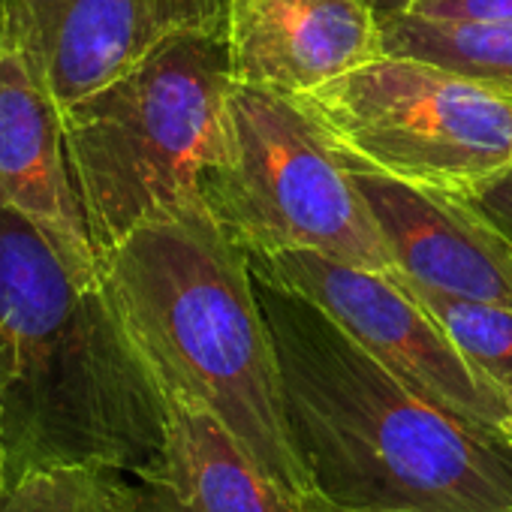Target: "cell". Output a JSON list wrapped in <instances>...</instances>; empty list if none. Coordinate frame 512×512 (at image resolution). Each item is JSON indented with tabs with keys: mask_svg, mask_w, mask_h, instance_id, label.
Masks as SVG:
<instances>
[{
	"mask_svg": "<svg viewBox=\"0 0 512 512\" xmlns=\"http://www.w3.org/2000/svg\"><path fill=\"white\" fill-rule=\"evenodd\" d=\"M202 202L244 253L314 250L392 272L353 172L293 97L232 82L226 154L205 169Z\"/></svg>",
	"mask_w": 512,
	"mask_h": 512,
	"instance_id": "5",
	"label": "cell"
},
{
	"mask_svg": "<svg viewBox=\"0 0 512 512\" xmlns=\"http://www.w3.org/2000/svg\"><path fill=\"white\" fill-rule=\"evenodd\" d=\"M109 296L160 392L211 410L275 482L308 497L275 341L247 253L205 202L139 226L100 256Z\"/></svg>",
	"mask_w": 512,
	"mask_h": 512,
	"instance_id": "3",
	"label": "cell"
},
{
	"mask_svg": "<svg viewBox=\"0 0 512 512\" xmlns=\"http://www.w3.org/2000/svg\"><path fill=\"white\" fill-rule=\"evenodd\" d=\"M350 169V166H347ZM392 256L416 287L512 308V244L458 193L350 169Z\"/></svg>",
	"mask_w": 512,
	"mask_h": 512,
	"instance_id": "9",
	"label": "cell"
},
{
	"mask_svg": "<svg viewBox=\"0 0 512 512\" xmlns=\"http://www.w3.org/2000/svg\"><path fill=\"white\" fill-rule=\"evenodd\" d=\"M4 488L58 464H112L151 485L166 398L109 296L103 263L0 205Z\"/></svg>",
	"mask_w": 512,
	"mask_h": 512,
	"instance_id": "1",
	"label": "cell"
},
{
	"mask_svg": "<svg viewBox=\"0 0 512 512\" xmlns=\"http://www.w3.org/2000/svg\"><path fill=\"white\" fill-rule=\"evenodd\" d=\"M0 497H4V437H0Z\"/></svg>",
	"mask_w": 512,
	"mask_h": 512,
	"instance_id": "21",
	"label": "cell"
},
{
	"mask_svg": "<svg viewBox=\"0 0 512 512\" xmlns=\"http://www.w3.org/2000/svg\"><path fill=\"white\" fill-rule=\"evenodd\" d=\"M256 296L290 440L317 494L410 512H512V440L500 428L419 395L299 293L256 278Z\"/></svg>",
	"mask_w": 512,
	"mask_h": 512,
	"instance_id": "2",
	"label": "cell"
},
{
	"mask_svg": "<svg viewBox=\"0 0 512 512\" xmlns=\"http://www.w3.org/2000/svg\"><path fill=\"white\" fill-rule=\"evenodd\" d=\"M350 169L464 193L512 166V97L389 55L293 97Z\"/></svg>",
	"mask_w": 512,
	"mask_h": 512,
	"instance_id": "6",
	"label": "cell"
},
{
	"mask_svg": "<svg viewBox=\"0 0 512 512\" xmlns=\"http://www.w3.org/2000/svg\"><path fill=\"white\" fill-rule=\"evenodd\" d=\"M413 4H419V0H371V7H374V13H377L380 22L389 19V16H395V13H404Z\"/></svg>",
	"mask_w": 512,
	"mask_h": 512,
	"instance_id": "19",
	"label": "cell"
},
{
	"mask_svg": "<svg viewBox=\"0 0 512 512\" xmlns=\"http://www.w3.org/2000/svg\"><path fill=\"white\" fill-rule=\"evenodd\" d=\"M380 28L383 52L440 64L512 97V22H425L398 13Z\"/></svg>",
	"mask_w": 512,
	"mask_h": 512,
	"instance_id": "13",
	"label": "cell"
},
{
	"mask_svg": "<svg viewBox=\"0 0 512 512\" xmlns=\"http://www.w3.org/2000/svg\"><path fill=\"white\" fill-rule=\"evenodd\" d=\"M500 431L512 440V401H509V413H506V419H503V425H500Z\"/></svg>",
	"mask_w": 512,
	"mask_h": 512,
	"instance_id": "20",
	"label": "cell"
},
{
	"mask_svg": "<svg viewBox=\"0 0 512 512\" xmlns=\"http://www.w3.org/2000/svg\"><path fill=\"white\" fill-rule=\"evenodd\" d=\"M232 82L308 94L383 55L371 0H229Z\"/></svg>",
	"mask_w": 512,
	"mask_h": 512,
	"instance_id": "10",
	"label": "cell"
},
{
	"mask_svg": "<svg viewBox=\"0 0 512 512\" xmlns=\"http://www.w3.org/2000/svg\"><path fill=\"white\" fill-rule=\"evenodd\" d=\"M247 263L260 281L317 305L428 401L488 428L503 425L509 398L467 365L434 314L392 272L356 269L314 250L247 253Z\"/></svg>",
	"mask_w": 512,
	"mask_h": 512,
	"instance_id": "7",
	"label": "cell"
},
{
	"mask_svg": "<svg viewBox=\"0 0 512 512\" xmlns=\"http://www.w3.org/2000/svg\"><path fill=\"white\" fill-rule=\"evenodd\" d=\"M229 91L226 31H184L61 109L70 178L100 256L202 202V175L226 154Z\"/></svg>",
	"mask_w": 512,
	"mask_h": 512,
	"instance_id": "4",
	"label": "cell"
},
{
	"mask_svg": "<svg viewBox=\"0 0 512 512\" xmlns=\"http://www.w3.org/2000/svg\"><path fill=\"white\" fill-rule=\"evenodd\" d=\"M398 281L434 314L467 365L512 401V308L446 296L416 287L404 278Z\"/></svg>",
	"mask_w": 512,
	"mask_h": 512,
	"instance_id": "15",
	"label": "cell"
},
{
	"mask_svg": "<svg viewBox=\"0 0 512 512\" xmlns=\"http://www.w3.org/2000/svg\"><path fill=\"white\" fill-rule=\"evenodd\" d=\"M0 512H151L148 488L112 464H58L31 470L4 488Z\"/></svg>",
	"mask_w": 512,
	"mask_h": 512,
	"instance_id": "14",
	"label": "cell"
},
{
	"mask_svg": "<svg viewBox=\"0 0 512 512\" xmlns=\"http://www.w3.org/2000/svg\"><path fill=\"white\" fill-rule=\"evenodd\" d=\"M404 16L425 22H512V0H419Z\"/></svg>",
	"mask_w": 512,
	"mask_h": 512,
	"instance_id": "16",
	"label": "cell"
},
{
	"mask_svg": "<svg viewBox=\"0 0 512 512\" xmlns=\"http://www.w3.org/2000/svg\"><path fill=\"white\" fill-rule=\"evenodd\" d=\"M166 464L145 485L151 512H302V497L275 482L202 404L163 392Z\"/></svg>",
	"mask_w": 512,
	"mask_h": 512,
	"instance_id": "12",
	"label": "cell"
},
{
	"mask_svg": "<svg viewBox=\"0 0 512 512\" xmlns=\"http://www.w3.org/2000/svg\"><path fill=\"white\" fill-rule=\"evenodd\" d=\"M229 0H0V49L67 109L184 31H226Z\"/></svg>",
	"mask_w": 512,
	"mask_h": 512,
	"instance_id": "8",
	"label": "cell"
},
{
	"mask_svg": "<svg viewBox=\"0 0 512 512\" xmlns=\"http://www.w3.org/2000/svg\"><path fill=\"white\" fill-rule=\"evenodd\" d=\"M473 211H479L488 223H494L503 238L512 244V166L497 172L488 181H479L476 187L458 193Z\"/></svg>",
	"mask_w": 512,
	"mask_h": 512,
	"instance_id": "17",
	"label": "cell"
},
{
	"mask_svg": "<svg viewBox=\"0 0 512 512\" xmlns=\"http://www.w3.org/2000/svg\"><path fill=\"white\" fill-rule=\"evenodd\" d=\"M302 512H410V509H383V506H347V503H335L317 491H311L308 497H302Z\"/></svg>",
	"mask_w": 512,
	"mask_h": 512,
	"instance_id": "18",
	"label": "cell"
},
{
	"mask_svg": "<svg viewBox=\"0 0 512 512\" xmlns=\"http://www.w3.org/2000/svg\"><path fill=\"white\" fill-rule=\"evenodd\" d=\"M0 205L100 260L70 178L61 106L10 49H0Z\"/></svg>",
	"mask_w": 512,
	"mask_h": 512,
	"instance_id": "11",
	"label": "cell"
}]
</instances>
